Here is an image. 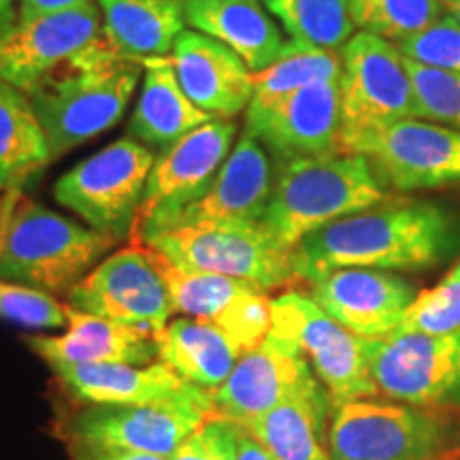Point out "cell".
Masks as SVG:
<instances>
[{"instance_id": "cell-1", "label": "cell", "mask_w": 460, "mask_h": 460, "mask_svg": "<svg viewBox=\"0 0 460 460\" xmlns=\"http://www.w3.org/2000/svg\"><path fill=\"white\" fill-rule=\"evenodd\" d=\"M460 252V214L433 200L393 199L339 217L292 250L296 284L337 269L427 271Z\"/></svg>"}, {"instance_id": "cell-2", "label": "cell", "mask_w": 460, "mask_h": 460, "mask_svg": "<svg viewBox=\"0 0 460 460\" xmlns=\"http://www.w3.org/2000/svg\"><path fill=\"white\" fill-rule=\"evenodd\" d=\"M141 60L102 39L28 92L48 135L51 158L84 146L122 119L141 82Z\"/></svg>"}, {"instance_id": "cell-3", "label": "cell", "mask_w": 460, "mask_h": 460, "mask_svg": "<svg viewBox=\"0 0 460 460\" xmlns=\"http://www.w3.org/2000/svg\"><path fill=\"white\" fill-rule=\"evenodd\" d=\"M362 154L331 152L279 163L262 224L288 250L339 217L393 200Z\"/></svg>"}, {"instance_id": "cell-4", "label": "cell", "mask_w": 460, "mask_h": 460, "mask_svg": "<svg viewBox=\"0 0 460 460\" xmlns=\"http://www.w3.org/2000/svg\"><path fill=\"white\" fill-rule=\"evenodd\" d=\"M118 241L20 199L0 216V279L68 295Z\"/></svg>"}, {"instance_id": "cell-5", "label": "cell", "mask_w": 460, "mask_h": 460, "mask_svg": "<svg viewBox=\"0 0 460 460\" xmlns=\"http://www.w3.org/2000/svg\"><path fill=\"white\" fill-rule=\"evenodd\" d=\"M458 447L460 427L446 411L376 396L331 407L332 460H444Z\"/></svg>"}, {"instance_id": "cell-6", "label": "cell", "mask_w": 460, "mask_h": 460, "mask_svg": "<svg viewBox=\"0 0 460 460\" xmlns=\"http://www.w3.org/2000/svg\"><path fill=\"white\" fill-rule=\"evenodd\" d=\"M132 243L154 247L177 267L226 275L262 292L298 286L292 250L281 245L262 222L172 226Z\"/></svg>"}, {"instance_id": "cell-7", "label": "cell", "mask_w": 460, "mask_h": 460, "mask_svg": "<svg viewBox=\"0 0 460 460\" xmlns=\"http://www.w3.org/2000/svg\"><path fill=\"white\" fill-rule=\"evenodd\" d=\"M339 94L341 152L354 154L367 137L399 119H420L405 56L376 34L358 32L341 48Z\"/></svg>"}, {"instance_id": "cell-8", "label": "cell", "mask_w": 460, "mask_h": 460, "mask_svg": "<svg viewBox=\"0 0 460 460\" xmlns=\"http://www.w3.org/2000/svg\"><path fill=\"white\" fill-rule=\"evenodd\" d=\"M216 410L186 405H101L62 399L54 435L73 458L102 452H147L169 458Z\"/></svg>"}, {"instance_id": "cell-9", "label": "cell", "mask_w": 460, "mask_h": 460, "mask_svg": "<svg viewBox=\"0 0 460 460\" xmlns=\"http://www.w3.org/2000/svg\"><path fill=\"white\" fill-rule=\"evenodd\" d=\"M154 160L147 146L122 137L66 171L56 181L54 199L90 228L122 239L130 234Z\"/></svg>"}, {"instance_id": "cell-10", "label": "cell", "mask_w": 460, "mask_h": 460, "mask_svg": "<svg viewBox=\"0 0 460 460\" xmlns=\"http://www.w3.org/2000/svg\"><path fill=\"white\" fill-rule=\"evenodd\" d=\"M367 365L377 396L433 411L460 410V331L367 339Z\"/></svg>"}, {"instance_id": "cell-11", "label": "cell", "mask_w": 460, "mask_h": 460, "mask_svg": "<svg viewBox=\"0 0 460 460\" xmlns=\"http://www.w3.org/2000/svg\"><path fill=\"white\" fill-rule=\"evenodd\" d=\"M237 124L228 118H214L190 130L154 160L146 194L130 228V241L164 228L199 200L230 156Z\"/></svg>"}, {"instance_id": "cell-12", "label": "cell", "mask_w": 460, "mask_h": 460, "mask_svg": "<svg viewBox=\"0 0 460 460\" xmlns=\"http://www.w3.org/2000/svg\"><path fill=\"white\" fill-rule=\"evenodd\" d=\"M273 332L301 349L332 405L377 396L367 365V339L343 329L303 292L288 290L271 303Z\"/></svg>"}, {"instance_id": "cell-13", "label": "cell", "mask_w": 460, "mask_h": 460, "mask_svg": "<svg viewBox=\"0 0 460 460\" xmlns=\"http://www.w3.org/2000/svg\"><path fill=\"white\" fill-rule=\"evenodd\" d=\"M105 39L94 0L56 13L17 20L0 31V79L31 92Z\"/></svg>"}, {"instance_id": "cell-14", "label": "cell", "mask_w": 460, "mask_h": 460, "mask_svg": "<svg viewBox=\"0 0 460 460\" xmlns=\"http://www.w3.org/2000/svg\"><path fill=\"white\" fill-rule=\"evenodd\" d=\"M66 303L101 318L146 326L154 332L171 322L172 303L163 275L147 245L132 243L102 258L85 278L71 288Z\"/></svg>"}, {"instance_id": "cell-15", "label": "cell", "mask_w": 460, "mask_h": 460, "mask_svg": "<svg viewBox=\"0 0 460 460\" xmlns=\"http://www.w3.org/2000/svg\"><path fill=\"white\" fill-rule=\"evenodd\" d=\"M362 154L390 192H416L460 183V132L407 118L367 137Z\"/></svg>"}, {"instance_id": "cell-16", "label": "cell", "mask_w": 460, "mask_h": 460, "mask_svg": "<svg viewBox=\"0 0 460 460\" xmlns=\"http://www.w3.org/2000/svg\"><path fill=\"white\" fill-rule=\"evenodd\" d=\"M245 130L258 137L278 163L341 152L339 82L307 85L269 102L252 101L245 109Z\"/></svg>"}, {"instance_id": "cell-17", "label": "cell", "mask_w": 460, "mask_h": 460, "mask_svg": "<svg viewBox=\"0 0 460 460\" xmlns=\"http://www.w3.org/2000/svg\"><path fill=\"white\" fill-rule=\"evenodd\" d=\"M324 388L301 349L278 332L241 356L233 373L211 393L214 410L237 424H247L279 402Z\"/></svg>"}, {"instance_id": "cell-18", "label": "cell", "mask_w": 460, "mask_h": 460, "mask_svg": "<svg viewBox=\"0 0 460 460\" xmlns=\"http://www.w3.org/2000/svg\"><path fill=\"white\" fill-rule=\"evenodd\" d=\"M60 396L71 402L101 405H186L214 410L209 390L183 379L158 360L135 365H49Z\"/></svg>"}, {"instance_id": "cell-19", "label": "cell", "mask_w": 460, "mask_h": 460, "mask_svg": "<svg viewBox=\"0 0 460 460\" xmlns=\"http://www.w3.org/2000/svg\"><path fill=\"white\" fill-rule=\"evenodd\" d=\"M307 290L322 312L365 339L393 335L418 296L411 281L379 269H337L307 284Z\"/></svg>"}, {"instance_id": "cell-20", "label": "cell", "mask_w": 460, "mask_h": 460, "mask_svg": "<svg viewBox=\"0 0 460 460\" xmlns=\"http://www.w3.org/2000/svg\"><path fill=\"white\" fill-rule=\"evenodd\" d=\"M273 183L275 172L267 147L258 141V137L245 130L211 188L160 230L172 226L262 222Z\"/></svg>"}, {"instance_id": "cell-21", "label": "cell", "mask_w": 460, "mask_h": 460, "mask_svg": "<svg viewBox=\"0 0 460 460\" xmlns=\"http://www.w3.org/2000/svg\"><path fill=\"white\" fill-rule=\"evenodd\" d=\"M171 62L188 99L214 118H234L254 99L245 62L203 32L183 31L172 45Z\"/></svg>"}, {"instance_id": "cell-22", "label": "cell", "mask_w": 460, "mask_h": 460, "mask_svg": "<svg viewBox=\"0 0 460 460\" xmlns=\"http://www.w3.org/2000/svg\"><path fill=\"white\" fill-rule=\"evenodd\" d=\"M28 348L48 365H135L158 358L156 332L82 312L68 305V326L60 337H31Z\"/></svg>"}, {"instance_id": "cell-23", "label": "cell", "mask_w": 460, "mask_h": 460, "mask_svg": "<svg viewBox=\"0 0 460 460\" xmlns=\"http://www.w3.org/2000/svg\"><path fill=\"white\" fill-rule=\"evenodd\" d=\"M183 15L194 31L233 49L252 73L271 66L288 43L261 0H183Z\"/></svg>"}, {"instance_id": "cell-24", "label": "cell", "mask_w": 460, "mask_h": 460, "mask_svg": "<svg viewBox=\"0 0 460 460\" xmlns=\"http://www.w3.org/2000/svg\"><path fill=\"white\" fill-rule=\"evenodd\" d=\"M146 77L141 94L132 111L128 135L143 146L169 147L190 130L214 119V115L199 109L183 92L171 58H146Z\"/></svg>"}, {"instance_id": "cell-25", "label": "cell", "mask_w": 460, "mask_h": 460, "mask_svg": "<svg viewBox=\"0 0 460 460\" xmlns=\"http://www.w3.org/2000/svg\"><path fill=\"white\" fill-rule=\"evenodd\" d=\"M158 360L172 367L194 386L214 393L226 382L241 356V348L214 322L200 318L171 320L156 332Z\"/></svg>"}, {"instance_id": "cell-26", "label": "cell", "mask_w": 460, "mask_h": 460, "mask_svg": "<svg viewBox=\"0 0 460 460\" xmlns=\"http://www.w3.org/2000/svg\"><path fill=\"white\" fill-rule=\"evenodd\" d=\"M332 401L326 388L298 394L247 424H241L279 460H332L329 418Z\"/></svg>"}, {"instance_id": "cell-27", "label": "cell", "mask_w": 460, "mask_h": 460, "mask_svg": "<svg viewBox=\"0 0 460 460\" xmlns=\"http://www.w3.org/2000/svg\"><path fill=\"white\" fill-rule=\"evenodd\" d=\"M99 9L107 41L135 60L166 56L186 31L183 0H99Z\"/></svg>"}, {"instance_id": "cell-28", "label": "cell", "mask_w": 460, "mask_h": 460, "mask_svg": "<svg viewBox=\"0 0 460 460\" xmlns=\"http://www.w3.org/2000/svg\"><path fill=\"white\" fill-rule=\"evenodd\" d=\"M48 135L26 92L0 79V190H13L51 163Z\"/></svg>"}, {"instance_id": "cell-29", "label": "cell", "mask_w": 460, "mask_h": 460, "mask_svg": "<svg viewBox=\"0 0 460 460\" xmlns=\"http://www.w3.org/2000/svg\"><path fill=\"white\" fill-rule=\"evenodd\" d=\"M147 250L169 290L172 312L188 315V318L216 322L243 292L254 288L226 275L190 271V269L177 267L154 247L147 245Z\"/></svg>"}, {"instance_id": "cell-30", "label": "cell", "mask_w": 460, "mask_h": 460, "mask_svg": "<svg viewBox=\"0 0 460 460\" xmlns=\"http://www.w3.org/2000/svg\"><path fill=\"white\" fill-rule=\"evenodd\" d=\"M267 9L290 41L309 48L337 51L354 37L349 0H267Z\"/></svg>"}, {"instance_id": "cell-31", "label": "cell", "mask_w": 460, "mask_h": 460, "mask_svg": "<svg viewBox=\"0 0 460 460\" xmlns=\"http://www.w3.org/2000/svg\"><path fill=\"white\" fill-rule=\"evenodd\" d=\"M339 77H341V54L288 41L271 66L252 73V84H254L252 101L269 102L307 85L339 82Z\"/></svg>"}, {"instance_id": "cell-32", "label": "cell", "mask_w": 460, "mask_h": 460, "mask_svg": "<svg viewBox=\"0 0 460 460\" xmlns=\"http://www.w3.org/2000/svg\"><path fill=\"white\" fill-rule=\"evenodd\" d=\"M444 0H349L354 26L390 43L410 39L441 17Z\"/></svg>"}, {"instance_id": "cell-33", "label": "cell", "mask_w": 460, "mask_h": 460, "mask_svg": "<svg viewBox=\"0 0 460 460\" xmlns=\"http://www.w3.org/2000/svg\"><path fill=\"white\" fill-rule=\"evenodd\" d=\"M396 331L424 335L460 331V261L433 288L418 292Z\"/></svg>"}, {"instance_id": "cell-34", "label": "cell", "mask_w": 460, "mask_h": 460, "mask_svg": "<svg viewBox=\"0 0 460 460\" xmlns=\"http://www.w3.org/2000/svg\"><path fill=\"white\" fill-rule=\"evenodd\" d=\"M405 62L416 92L420 118L460 132V75L418 65L407 58Z\"/></svg>"}, {"instance_id": "cell-35", "label": "cell", "mask_w": 460, "mask_h": 460, "mask_svg": "<svg viewBox=\"0 0 460 460\" xmlns=\"http://www.w3.org/2000/svg\"><path fill=\"white\" fill-rule=\"evenodd\" d=\"M0 318L26 329H62L68 326V303L37 288L0 279Z\"/></svg>"}, {"instance_id": "cell-36", "label": "cell", "mask_w": 460, "mask_h": 460, "mask_svg": "<svg viewBox=\"0 0 460 460\" xmlns=\"http://www.w3.org/2000/svg\"><path fill=\"white\" fill-rule=\"evenodd\" d=\"M394 45L407 60L460 75V24L450 15Z\"/></svg>"}, {"instance_id": "cell-37", "label": "cell", "mask_w": 460, "mask_h": 460, "mask_svg": "<svg viewBox=\"0 0 460 460\" xmlns=\"http://www.w3.org/2000/svg\"><path fill=\"white\" fill-rule=\"evenodd\" d=\"M273 298L267 296V292L247 290L234 301L230 307L217 318L214 324L217 329L226 332L234 343L239 345L241 352H250L256 345H261L273 329L271 315Z\"/></svg>"}, {"instance_id": "cell-38", "label": "cell", "mask_w": 460, "mask_h": 460, "mask_svg": "<svg viewBox=\"0 0 460 460\" xmlns=\"http://www.w3.org/2000/svg\"><path fill=\"white\" fill-rule=\"evenodd\" d=\"M239 424L211 411L190 433L169 460H237Z\"/></svg>"}, {"instance_id": "cell-39", "label": "cell", "mask_w": 460, "mask_h": 460, "mask_svg": "<svg viewBox=\"0 0 460 460\" xmlns=\"http://www.w3.org/2000/svg\"><path fill=\"white\" fill-rule=\"evenodd\" d=\"M237 460H279L267 446L261 444L254 435L239 424L237 435Z\"/></svg>"}, {"instance_id": "cell-40", "label": "cell", "mask_w": 460, "mask_h": 460, "mask_svg": "<svg viewBox=\"0 0 460 460\" xmlns=\"http://www.w3.org/2000/svg\"><path fill=\"white\" fill-rule=\"evenodd\" d=\"M85 0H20V20H31V17L56 13V11H65Z\"/></svg>"}, {"instance_id": "cell-41", "label": "cell", "mask_w": 460, "mask_h": 460, "mask_svg": "<svg viewBox=\"0 0 460 460\" xmlns=\"http://www.w3.org/2000/svg\"><path fill=\"white\" fill-rule=\"evenodd\" d=\"M73 460H169L158 454H147V452H102V454H90V456H79Z\"/></svg>"}, {"instance_id": "cell-42", "label": "cell", "mask_w": 460, "mask_h": 460, "mask_svg": "<svg viewBox=\"0 0 460 460\" xmlns=\"http://www.w3.org/2000/svg\"><path fill=\"white\" fill-rule=\"evenodd\" d=\"M11 13H13L11 0H0V31H4L11 24Z\"/></svg>"}, {"instance_id": "cell-43", "label": "cell", "mask_w": 460, "mask_h": 460, "mask_svg": "<svg viewBox=\"0 0 460 460\" xmlns=\"http://www.w3.org/2000/svg\"><path fill=\"white\" fill-rule=\"evenodd\" d=\"M444 9L460 24V0H444Z\"/></svg>"}, {"instance_id": "cell-44", "label": "cell", "mask_w": 460, "mask_h": 460, "mask_svg": "<svg viewBox=\"0 0 460 460\" xmlns=\"http://www.w3.org/2000/svg\"><path fill=\"white\" fill-rule=\"evenodd\" d=\"M0 216H3V214H0Z\"/></svg>"}]
</instances>
